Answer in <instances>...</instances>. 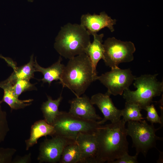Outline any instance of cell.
<instances>
[{
	"mask_svg": "<svg viewBox=\"0 0 163 163\" xmlns=\"http://www.w3.org/2000/svg\"><path fill=\"white\" fill-rule=\"evenodd\" d=\"M126 123L122 119L97 129L95 133L97 148L94 163H111L128 153Z\"/></svg>",
	"mask_w": 163,
	"mask_h": 163,
	"instance_id": "6da1fadb",
	"label": "cell"
},
{
	"mask_svg": "<svg viewBox=\"0 0 163 163\" xmlns=\"http://www.w3.org/2000/svg\"><path fill=\"white\" fill-rule=\"evenodd\" d=\"M97 76L94 72L89 56L84 53L69 59L59 83L70 89L76 97H79L96 80Z\"/></svg>",
	"mask_w": 163,
	"mask_h": 163,
	"instance_id": "7a4b0ae2",
	"label": "cell"
},
{
	"mask_svg": "<svg viewBox=\"0 0 163 163\" xmlns=\"http://www.w3.org/2000/svg\"><path fill=\"white\" fill-rule=\"evenodd\" d=\"M90 34L81 24L68 23L61 27L55 40L54 48L66 59L85 53L91 43Z\"/></svg>",
	"mask_w": 163,
	"mask_h": 163,
	"instance_id": "3957f363",
	"label": "cell"
},
{
	"mask_svg": "<svg viewBox=\"0 0 163 163\" xmlns=\"http://www.w3.org/2000/svg\"><path fill=\"white\" fill-rule=\"evenodd\" d=\"M158 74H145L136 77L133 85L136 88L135 91L129 88L125 90L123 97L126 101L138 105L142 109L153 102L154 97L159 96L163 91V82L157 78Z\"/></svg>",
	"mask_w": 163,
	"mask_h": 163,
	"instance_id": "277c9868",
	"label": "cell"
},
{
	"mask_svg": "<svg viewBox=\"0 0 163 163\" xmlns=\"http://www.w3.org/2000/svg\"><path fill=\"white\" fill-rule=\"evenodd\" d=\"M52 125L55 131L54 136H60L75 142L80 133L95 134L101 125L98 121L84 120L74 116L68 112L61 111Z\"/></svg>",
	"mask_w": 163,
	"mask_h": 163,
	"instance_id": "5b68a950",
	"label": "cell"
},
{
	"mask_svg": "<svg viewBox=\"0 0 163 163\" xmlns=\"http://www.w3.org/2000/svg\"><path fill=\"white\" fill-rule=\"evenodd\" d=\"M127 122L126 128L127 135L132 138L133 147L136 149V154L138 155L141 152L145 157L150 149L156 147L157 140H162V138L155 134L161 127L156 129L153 124L149 125L144 120Z\"/></svg>",
	"mask_w": 163,
	"mask_h": 163,
	"instance_id": "8992f818",
	"label": "cell"
},
{
	"mask_svg": "<svg viewBox=\"0 0 163 163\" xmlns=\"http://www.w3.org/2000/svg\"><path fill=\"white\" fill-rule=\"evenodd\" d=\"M103 59L105 65L111 69L118 67L121 63L129 62L134 59L136 51L134 43L131 41H123L114 37L107 38L103 44Z\"/></svg>",
	"mask_w": 163,
	"mask_h": 163,
	"instance_id": "52a82bcc",
	"label": "cell"
},
{
	"mask_svg": "<svg viewBox=\"0 0 163 163\" xmlns=\"http://www.w3.org/2000/svg\"><path fill=\"white\" fill-rule=\"evenodd\" d=\"M136 76L129 69H120L117 67L100 76H97L98 80L107 89V92L110 95H122L125 90L134 81Z\"/></svg>",
	"mask_w": 163,
	"mask_h": 163,
	"instance_id": "ba28073f",
	"label": "cell"
},
{
	"mask_svg": "<svg viewBox=\"0 0 163 163\" xmlns=\"http://www.w3.org/2000/svg\"><path fill=\"white\" fill-rule=\"evenodd\" d=\"M75 142L62 136H55L40 143L37 160L39 163H56L59 162L65 147L69 143Z\"/></svg>",
	"mask_w": 163,
	"mask_h": 163,
	"instance_id": "9c48e42d",
	"label": "cell"
},
{
	"mask_svg": "<svg viewBox=\"0 0 163 163\" xmlns=\"http://www.w3.org/2000/svg\"><path fill=\"white\" fill-rule=\"evenodd\" d=\"M110 95L107 92L105 94L99 93L92 95L90 99L92 104L97 105L103 114V118L98 121L101 125L108 120L113 123L121 120V110L114 106Z\"/></svg>",
	"mask_w": 163,
	"mask_h": 163,
	"instance_id": "30bf717a",
	"label": "cell"
},
{
	"mask_svg": "<svg viewBox=\"0 0 163 163\" xmlns=\"http://www.w3.org/2000/svg\"><path fill=\"white\" fill-rule=\"evenodd\" d=\"M116 20L112 19L105 12L103 11L99 15L89 13L82 15L80 24L86 29L90 35H92L105 27L111 32H113V26L116 24Z\"/></svg>",
	"mask_w": 163,
	"mask_h": 163,
	"instance_id": "8fae6325",
	"label": "cell"
},
{
	"mask_svg": "<svg viewBox=\"0 0 163 163\" xmlns=\"http://www.w3.org/2000/svg\"><path fill=\"white\" fill-rule=\"evenodd\" d=\"M70 107L68 112L71 114L88 120L97 121L102 118L96 113L90 99L86 95L76 97L69 101Z\"/></svg>",
	"mask_w": 163,
	"mask_h": 163,
	"instance_id": "7c38bea8",
	"label": "cell"
},
{
	"mask_svg": "<svg viewBox=\"0 0 163 163\" xmlns=\"http://www.w3.org/2000/svg\"><path fill=\"white\" fill-rule=\"evenodd\" d=\"M75 142L81 152L82 163H94L97 148L95 134L80 133Z\"/></svg>",
	"mask_w": 163,
	"mask_h": 163,
	"instance_id": "4fadbf2b",
	"label": "cell"
},
{
	"mask_svg": "<svg viewBox=\"0 0 163 163\" xmlns=\"http://www.w3.org/2000/svg\"><path fill=\"white\" fill-rule=\"evenodd\" d=\"M55 131L53 126L44 120H38L31 126L30 136L25 140L26 150L37 144L38 139L43 136H54Z\"/></svg>",
	"mask_w": 163,
	"mask_h": 163,
	"instance_id": "5bb4252c",
	"label": "cell"
},
{
	"mask_svg": "<svg viewBox=\"0 0 163 163\" xmlns=\"http://www.w3.org/2000/svg\"><path fill=\"white\" fill-rule=\"evenodd\" d=\"M62 58L60 56L58 61L50 66L45 68L40 66L35 58L34 66L35 72H41L43 78L40 80L43 83H47L50 85L54 81H61L65 66L61 63Z\"/></svg>",
	"mask_w": 163,
	"mask_h": 163,
	"instance_id": "9a60e30c",
	"label": "cell"
},
{
	"mask_svg": "<svg viewBox=\"0 0 163 163\" xmlns=\"http://www.w3.org/2000/svg\"><path fill=\"white\" fill-rule=\"evenodd\" d=\"M0 88L4 91V94L1 100V103L7 104L11 110L23 109L31 104L33 99H30L25 100L19 99L13 91L12 84L4 81L0 82Z\"/></svg>",
	"mask_w": 163,
	"mask_h": 163,
	"instance_id": "2e32d148",
	"label": "cell"
},
{
	"mask_svg": "<svg viewBox=\"0 0 163 163\" xmlns=\"http://www.w3.org/2000/svg\"><path fill=\"white\" fill-rule=\"evenodd\" d=\"M92 35L94 37L93 41L87 47L85 53L88 55L91 60L94 73L97 75L96 67L97 64L101 59H103L104 58V48L102 43L104 34L95 33Z\"/></svg>",
	"mask_w": 163,
	"mask_h": 163,
	"instance_id": "e0dca14e",
	"label": "cell"
},
{
	"mask_svg": "<svg viewBox=\"0 0 163 163\" xmlns=\"http://www.w3.org/2000/svg\"><path fill=\"white\" fill-rule=\"evenodd\" d=\"M47 100L43 103L41 109L44 120L48 123L52 125L56 117L61 114V111L59 110V107L63 97L61 93L59 97L53 100L51 97L47 95Z\"/></svg>",
	"mask_w": 163,
	"mask_h": 163,
	"instance_id": "ac0fdd59",
	"label": "cell"
},
{
	"mask_svg": "<svg viewBox=\"0 0 163 163\" xmlns=\"http://www.w3.org/2000/svg\"><path fill=\"white\" fill-rule=\"evenodd\" d=\"M34 61L33 54L30 56V61L28 63L20 67H16L13 65L11 67L14 71L8 78L4 80L12 84L17 80L26 79L30 80L34 78V72H35L34 66Z\"/></svg>",
	"mask_w": 163,
	"mask_h": 163,
	"instance_id": "d6986e66",
	"label": "cell"
},
{
	"mask_svg": "<svg viewBox=\"0 0 163 163\" xmlns=\"http://www.w3.org/2000/svg\"><path fill=\"white\" fill-rule=\"evenodd\" d=\"M82 156L79 148L76 142H70L64 148L59 162L82 163Z\"/></svg>",
	"mask_w": 163,
	"mask_h": 163,
	"instance_id": "ffe728a7",
	"label": "cell"
},
{
	"mask_svg": "<svg viewBox=\"0 0 163 163\" xmlns=\"http://www.w3.org/2000/svg\"><path fill=\"white\" fill-rule=\"evenodd\" d=\"M142 110L138 105L126 101L124 108L121 110L122 119L126 123L129 121H140L144 119L141 113Z\"/></svg>",
	"mask_w": 163,
	"mask_h": 163,
	"instance_id": "44dd1931",
	"label": "cell"
},
{
	"mask_svg": "<svg viewBox=\"0 0 163 163\" xmlns=\"http://www.w3.org/2000/svg\"><path fill=\"white\" fill-rule=\"evenodd\" d=\"M13 92L18 97L23 93L26 91L37 90L35 84L31 83L30 80L26 79H20L16 80L12 84Z\"/></svg>",
	"mask_w": 163,
	"mask_h": 163,
	"instance_id": "7402d4cb",
	"label": "cell"
},
{
	"mask_svg": "<svg viewBox=\"0 0 163 163\" xmlns=\"http://www.w3.org/2000/svg\"><path fill=\"white\" fill-rule=\"evenodd\" d=\"M0 100V144L6 138L10 130L6 112L2 109Z\"/></svg>",
	"mask_w": 163,
	"mask_h": 163,
	"instance_id": "603a6c76",
	"label": "cell"
},
{
	"mask_svg": "<svg viewBox=\"0 0 163 163\" xmlns=\"http://www.w3.org/2000/svg\"><path fill=\"white\" fill-rule=\"evenodd\" d=\"M147 112L146 118L151 124L158 123L161 124V127L163 126V120L158 115L157 112L153 104H152L147 106L145 109Z\"/></svg>",
	"mask_w": 163,
	"mask_h": 163,
	"instance_id": "cb8c5ba5",
	"label": "cell"
},
{
	"mask_svg": "<svg viewBox=\"0 0 163 163\" xmlns=\"http://www.w3.org/2000/svg\"><path fill=\"white\" fill-rule=\"evenodd\" d=\"M16 151L13 148H0V163H12L13 156Z\"/></svg>",
	"mask_w": 163,
	"mask_h": 163,
	"instance_id": "d4e9b609",
	"label": "cell"
},
{
	"mask_svg": "<svg viewBox=\"0 0 163 163\" xmlns=\"http://www.w3.org/2000/svg\"><path fill=\"white\" fill-rule=\"evenodd\" d=\"M138 155L133 156H130L128 153H126L119 158L113 161L111 163H137Z\"/></svg>",
	"mask_w": 163,
	"mask_h": 163,
	"instance_id": "484cf974",
	"label": "cell"
},
{
	"mask_svg": "<svg viewBox=\"0 0 163 163\" xmlns=\"http://www.w3.org/2000/svg\"><path fill=\"white\" fill-rule=\"evenodd\" d=\"M31 161V154L25 155L22 157H16L12 160V163H30Z\"/></svg>",
	"mask_w": 163,
	"mask_h": 163,
	"instance_id": "4316f807",
	"label": "cell"
},
{
	"mask_svg": "<svg viewBox=\"0 0 163 163\" xmlns=\"http://www.w3.org/2000/svg\"><path fill=\"white\" fill-rule=\"evenodd\" d=\"M28 2H33L34 0H27Z\"/></svg>",
	"mask_w": 163,
	"mask_h": 163,
	"instance_id": "83f0119b",
	"label": "cell"
}]
</instances>
